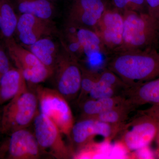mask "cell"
Returning a JSON list of instances; mask_svg holds the SVG:
<instances>
[{"mask_svg": "<svg viewBox=\"0 0 159 159\" xmlns=\"http://www.w3.org/2000/svg\"><path fill=\"white\" fill-rule=\"evenodd\" d=\"M106 67L128 87L159 77V52L155 48L121 51L110 55Z\"/></svg>", "mask_w": 159, "mask_h": 159, "instance_id": "cell-1", "label": "cell"}, {"mask_svg": "<svg viewBox=\"0 0 159 159\" xmlns=\"http://www.w3.org/2000/svg\"><path fill=\"white\" fill-rule=\"evenodd\" d=\"M123 44L119 52L155 48L159 41V23L147 12L125 11Z\"/></svg>", "mask_w": 159, "mask_h": 159, "instance_id": "cell-2", "label": "cell"}, {"mask_svg": "<svg viewBox=\"0 0 159 159\" xmlns=\"http://www.w3.org/2000/svg\"><path fill=\"white\" fill-rule=\"evenodd\" d=\"M63 29L61 43L80 62L99 64L101 57L108 56L101 40L93 29L66 24Z\"/></svg>", "mask_w": 159, "mask_h": 159, "instance_id": "cell-3", "label": "cell"}, {"mask_svg": "<svg viewBox=\"0 0 159 159\" xmlns=\"http://www.w3.org/2000/svg\"><path fill=\"white\" fill-rule=\"evenodd\" d=\"M36 93L28 89L11 99L2 110L0 133L9 135L15 131L27 128L38 113Z\"/></svg>", "mask_w": 159, "mask_h": 159, "instance_id": "cell-4", "label": "cell"}, {"mask_svg": "<svg viewBox=\"0 0 159 159\" xmlns=\"http://www.w3.org/2000/svg\"><path fill=\"white\" fill-rule=\"evenodd\" d=\"M53 76L54 77L55 89L68 101L77 98L80 92L82 78L80 62L61 43L54 64Z\"/></svg>", "mask_w": 159, "mask_h": 159, "instance_id": "cell-5", "label": "cell"}, {"mask_svg": "<svg viewBox=\"0 0 159 159\" xmlns=\"http://www.w3.org/2000/svg\"><path fill=\"white\" fill-rule=\"evenodd\" d=\"M35 89L40 112L51 119L62 134L70 138L75 122L68 101L55 89L38 84Z\"/></svg>", "mask_w": 159, "mask_h": 159, "instance_id": "cell-6", "label": "cell"}, {"mask_svg": "<svg viewBox=\"0 0 159 159\" xmlns=\"http://www.w3.org/2000/svg\"><path fill=\"white\" fill-rule=\"evenodd\" d=\"M9 58L22 74L27 83L37 85L51 77L53 71L46 66L14 37L3 40Z\"/></svg>", "mask_w": 159, "mask_h": 159, "instance_id": "cell-7", "label": "cell"}, {"mask_svg": "<svg viewBox=\"0 0 159 159\" xmlns=\"http://www.w3.org/2000/svg\"><path fill=\"white\" fill-rule=\"evenodd\" d=\"M33 122L34 134L42 152L56 159L73 157L74 150L66 145L62 134L51 119L39 112Z\"/></svg>", "mask_w": 159, "mask_h": 159, "instance_id": "cell-8", "label": "cell"}, {"mask_svg": "<svg viewBox=\"0 0 159 159\" xmlns=\"http://www.w3.org/2000/svg\"><path fill=\"white\" fill-rule=\"evenodd\" d=\"M140 115L125 123L120 132L122 133L120 141L129 152L149 146L156 137L157 122L156 118L143 111Z\"/></svg>", "mask_w": 159, "mask_h": 159, "instance_id": "cell-9", "label": "cell"}, {"mask_svg": "<svg viewBox=\"0 0 159 159\" xmlns=\"http://www.w3.org/2000/svg\"><path fill=\"white\" fill-rule=\"evenodd\" d=\"M9 138L0 145V158L39 159L42 153L35 135L25 129L8 135Z\"/></svg>", "mask_w": 159, "mask_h": 159, "instance_id": "cell-10", "label": "cell"}, {"mask_svg": "<svg viewBox=\"0 0 159 159\" xmlns=\"http://www.w3.org/2000/svg\"><path fill=\"white\" fill-rule=\"evenodd\" d=\"M123 17L122 12L115 9H106L94 31L97 33L107 55L120 51L123 44Z\"/></svg>", "mask_w": 159, "mask_h": 159, "instance_id": "cell-11", "label": "cell"}, {"mask_svg": "<svg viewBox=\"0 0 159 159\" xmlns=\"http://www.w3.org/2000/svg\"><path fill=\"white\" fill-rule=\"evenodd\" d=\"M107 9L105 0H68L65 24L82 26L94 31Z\"/></svg>", "mask_w": 159, "mask_h": 159, "instance_id": "cell-12", "label": "cell"}, {"mask_svg": "<svg viewBox=\"0 0 159 159\" xmlns=\"http://www.w3.org/2000/svg\"><path fill=\"white\" fill-rule=\"evenodd\" d=\"M116 125L92 118H81L74 123L70 138L77 148L93 142L96 136L111 141L120 133L124 125Z\"/></svg>", "mask_w": 159, "mask_h": 159, "instance_id": "cell-13", "label": "cell"}, {"mask_svg": "<svg viewBox=\"0 0 159 159\" xmlns=\"http://www.w3.org/2000/svg\"><path fill=\"white\" fill-rule=\"evenodd\" d=\"M57 34V28L52 20L30 14L18 15L14 36H16L21 45H30L43 38L55 36Z\"/></svg>", "mask_w": 159, "mask_h": 159, "instance_id": "cell-14", "label": "cell"}, {"mask_svg": "<svg viewBox=\"0 0 159 159\" xmlns=\"http://www.w3.org/2000/svg\"><path fill=\"white\" fill-rule=\"evenodd\" d=\"M125 100L134 108L145 104H159V77L129 87L122 92Z\"/></svg>", "mask_w": 159, "mask_h": 159, "instance_id": "cell-15", "label": "cell"}, {"mask_svg": "<svg viewBox=\"0 0 159 159\" xmlns=\"http://www.w3.org/2000/svg\"><path fill=\"white\" fill-rule=\"evenodd\" d=\"M27 84L21 72L16 68L11 67L0 77V105L27 90Z\"/></svg>", "mask_w": 159, "mask_h": 159, "instance_id": "cell-16", "label": "cell"}, {"mask_svg": "<svg viewBox=\"0 0 159 159\" xmlns=\"http://www.w3.org/2000/svg\"><path fill=\"white\" fill-rule=\"evenodd\" d=\"M17 15H32L43 19L52 20L56 12V4L48 0H10Z\"/></svg>", "mask_w": 159, "mask_h": 159, "instance_id": "cell-17", "label": "cell"}, {"mask_svg": "<svg viewBox=\"0 0 159 159\" xmlns=\"http://www.w3.org/2000/svg\"><path fill=\"white\" fill-rule=\"evenodd\" d=\"M23 46V45H22ZM31 51L46 66L53 71L61 48L54 36L43 38L32 44L23 46Z\"/></svg>", "mask_w": 159, "mask_h": 159, "instance_id": "cell-18", "label": "cell"}, {"mask_svg": "<svg viewBox=\"0 0 159 159\" xmlns=\"http://www.w3.org/2000/svg\"><path fill=\"white\" fill-rule=\"evenodd\" d=\"M122 95L110 98L93 99L87 98L81 102L82 117L92 118L120 105L125 101Z\"/></svg>", "mask_w": 159, "mask_h": 159, "instance_id": "cell-19", "label": "cell"}, {"mask_svg": "<svg viewBox=\"0 0 159 159\" xmlns=\"http://www.w3.org/2000/svg\"><path fill=\"white\" fill-rule=\"evenodd\" d=\"M18 15L10 0H0V34L3 40L14 37Z\"/></svg>", "mask_w": 159, "mask_h": 159, "instance_id": "cell-20", "label": "cell"}, {"mask_svg": "<svg viewBox=\"0 0 159 159\" xmlns=\"http://www.w3.org/2000/svg\"><path fill=\"white\" fill-rule=\"evenodd\" d=\"M134 108L126 100L123 103L92 118L101 122L116 125L126 123L129 113Z\"/></svg>", "mask_w": 159, "mask_h": 159, "instance_id": "cell-21", "label": "cell"}, {"mask_svg": "<svg viewBox=\"0 0 159 159\" xmlns=\"http://www.w3.org/2000/svg\"><path fill=\"white\" fill-rule=\"evenodd\" d=\"M82 78L80 92L77 97L80 104L88 98L89 94L93 88L96 81L98 70L90 68L80 64Z\"/></svg>", "mask_w": 159, "mask_h": 159, "instance_id": "cell-22", "label": "cell"}, {"mask_svg": "<svg viewBox=\"0 0 159 159\" xmlns=\"http://www.w3.org/2000/svg\"><path fill=\"white\" fill-rule=\"evenodd\" d=\"M97 72L96 82L89 97L90 99H98L110 98L122 95V92L115 89L99 78V70Z\"/></svg>", "mask_w": 159, "mask_h": 159, "instance_id": "cell-23", "label": "cell"}, {"mask_svg": "<svg viewBox=\"0 0 159 159\" xmlns=\"http://www.w3.org/2000/svg\"><path fill=\"white\" fill-rule=\"evenodd\" d=\"M112 2L114 8L121 12L125 11L147 12L145 0H112Z\"/></svg>", "mask_w": 159, "mask_h": 159, "instance_id": "cell-24", "label": "cell"}, {"mask_svg": "<svg viewBox=\"0 0 159 159\" xmlns=\"http://www.w3.org/2000/svg\"><path fill=\"white\" fill-rule=\"evenodd\" d=\"M4 41L0 39V77L12 67Z\"/></svg>", "mask_w": 159, "mask_h": 159, "instance_id": "cell-25", "label": "cell"}, {"mask_svg": "<svg viewBox=\"0 0 159 159\" xmlns=\"http://www.w3.org/2000/svg\"><path fill=\"white\" fill-rule=\"evenodd\" d=\"M147 12L159 23V0H145Z\"/></svg>", "mask_w": 159, "mask_h": 159, "instance_id": "cell-26", "label": "cell"}, {"mask_svg": "<svg viewBox=\"0 0 159 159\" xmlns=\"http://www.w3.org/2000/svg\"><path fill=\"white\" fill-rule=\"evenodd\" d=\"M143 111L153 116L159 118V104L152 105L150 108Z\"/></svg>", "mask_w": 159, "mask_h": 159, "instance_id": "cell-27", "label": "cell"}, {"mask_svg": "<svg viewBox=\"0 0 159 159\" xmlns=\"http://www.w3.org/2000/svg\"><path fill=\"white\" fill-rule=\"evenodd\" d=\"M154 117L157 119V131L156 137L155 139L157 145V148L156 149L155 152V155L157 157L159 158V118L157 117Z\"/></svg>", "mask_w": 159, "mask_h": 159, "instance_id": "cell-28", "label": "cell"}, {"mask_svg": "<svg viewBox=\"0 0 159 159\" xmlns=\"http://www.w3.org/2000/svg\"><path fill=\"white\" fill-rule=\"evenodd\" d=\"M48 1L54 3V4H56L57 2H59V1H61V0H48Z\"/></svg>", "mask_w": 159, "mask_h": 159, "instance_id": "cell-29", "label": "cell"}, {"mask_svg": "<svg viewBox=\"0 0 159 159\" xmlns=\"http://www.w3.org/2000/svg\"><path fill=\"white\" fill-rule=\"evenodd\" d=\"M2 111L0 110V129H1V122H2Z\"/></svg>", "mask_w": 159, "mask_h": 159, "instance_id": "cell-30", "label": "cell"}, {"mask_svg": "<svg viewBox=\"0 0 159 159\" xmlns=\"http://www.w3.org/2000/svg\"><path fill=\"white\" fill-rule=\"evenodd\" d=\"M0 39H2V37H1V34H0ZM3 40V39H2Z\"/></svg>", "mask_w": 159, "mask_h": 159, "instance_id": "cell-31", "label": "cell"}]
</instances>
